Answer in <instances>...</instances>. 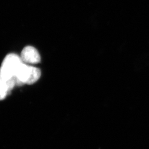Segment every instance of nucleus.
<instances>
[{"instance_id": "obj_1", "label": "nucleus", "mask_w": 149, "mask_h": 149, "mask_svg": "<svg viewBox=\"0 0 149 149\" xmlns=\"http://www.w3.org/2000/svg\"><path fill=\"white\" fill-rule=\"evenodd\" d=\"M41 74V71L38 68L29 66L22 63L18 68L15 77L17 85L24 84L31 85L38 80Z\"/></svg>"}, {"instance_id": "obj_2", "label": "nucleus", "mask_w": 149, "mask_h": 149, "mask_svg": "<svg viewBox=\"0 0 149 149\" xmlns=\"http://www.w3.org/2000/svg\"><path fill=\"white\" fill-rule=\"evenodd\" d=\"M22 63L23 62L19 55L14 53L7 55L0 68V79L7 80L14 77Z\"/></svg>"}, {"instance_id": "obj_3", "label": "nucleus", "mask_w": 149, "mask_h": 149, "mask_svg": "<svg viewBox=\"0 0 149 149\" xmlns=\"http://www.w3.org/2000/svg\"><path fill=\"white\" fill-rule=\"evenodd\" d=\"M20 58L24 63L36 64L40 62V54L36 49L32 46H27L22 50Z\"/></svg>"}, {"instance_id": "obj_4", "label": "nucleus", "mask_w": 149, "mask_h": 149, "mask_svg": "<svg viewBox=\"0 0 149 149\" xmlns=\"http://www.w3.org/2000/svg\"><path fill=\"white\" fill-rule=\"evenodd\" d=\"M11 91L7 81L0 79V101L5 99Z\"/></svg>"}]
</instances>
